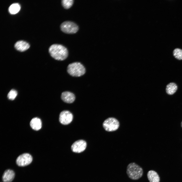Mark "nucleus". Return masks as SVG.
Instances as JSON below:
<instances>
[{
	"instance_id": "423d86ee",
	"label": "nucleus",
	"mask_w": 182,
	"mask_h": 182,
	"mask_svg": "<svg viewBox=\"0 0 182 182\" xmlns=\"http://www.w3.org/2000/svg\"><path fill=\"white\" fill-rule=\"evenodd\" d=\"M32 161L31 155L28 153H24L19 155L17 158L16 162L19 166L23 167L30 164Z\"/></svg>"
},
{
	"instance_id": "7ed1b4c3",
	"label": "nucleus",
	"mask_w": 182,
	"mask_h": 182,
	"mask_svg": "<svg viewBox=\"0 0 182 182\" xmlns=\"http://www.w3.org/2000/svg\"><path fill=\"white\" fill-rule=\"evenodd\" d=\"M67 71L71 76L79 77L84 74L85 72V69L81 63L76 62L69 64L67 67Z\"/></svg>"
},
{
	"instance_id": "ddd939ff",
	"label": "nucleus",
	"mask_w": 182,
	"mask_h": 182,
	"mask_svg": "<svg viewBox=\"0 0 182 182\" xmlns=\"http://www.w3.org/2000/svg\"><path fill=\"white\" fill-rule=\"evenodd\" d=\"M148 178L150 182H159L160 178L156 172L153 170L149 171L147 173Z\"/></svg>"
},
{
	"instance_id": "f257e3e1",
	"label": "nucleus",
	"mask_w": 182,
	"mask_h": 182,
	"mask_svg": "<svg viewBox=\"0 0 182 182\" xmlns=\"http://www.w3.org/2000/svg\"><path fill=\"white\" fill-rule=\"evenodd\" d=\"M49 51L51 56L56 60H64L68 56V52L67 49L61 44H53L50 47Z\"/></svg>"
},
{
	"instance_id": "0eeeda50",
	"label": "nucleus",
	"mask_w": 182,
	"mask_h": 182,
	"mask_svg": "<svg viewBox=\"0 0 182 182\" xmlns=\"http://www.w3.org/2000/svg\"><path fill=\"white\" fill-rule=\"evenodd\" d=\"M73 119L72 114L70 111L64 110L61 111L59 116V120L63 125H67L70 123Z\"/></svg>"
},
{
	"instance_id": "f3484780",
	"label": "nucleus",
	"mask_w": 182,
	"mask_h": 182,
	"mask_svg": "<svg viewBox=\"0 0 182 182\" xmlns=\"http://www.w3.org/2000/svg\"><path fill=\"white\" fill-rule=\"evenodd\" d=\"M74 1L73 0H62L61 3L64 8L66 9L70 8L72 5Z\"/></svg>"
},
{
	"instance_id": "a211bd4d",
	"label": "nucleus",
	"mask_w": 182,
	"mask_h": 182,
	"mask_svg": "<svg viewBox=\"0 0 182 182\" xmlns=\"http://www.w3.org/2000/svg\"><path fill=\"white\" fill-rule=\"evenodd\" d=\"M17 94V92L15 90L12 89L8 93L7 97L9 99L13 100L15 98Z\"/></svg>"
},
{
	"instance_id": "6e6552de",
	"label": "nucleus",
	"mask_w": 182,
	"mask_h": 182,
	"mask_svg": "<svg viewBox=\"0 0 182 182\" xmlns=\"http://www.w3.org/2000/svg\"><path fill=\"white\" fill-rule=\"evenodd\" d=\"M86 146V142L84 140H80L76 141L72 144L71 149L74 152L80 153L85 150Z\"/></svg>"
},
{
	"instance_id": "20e7f679",
	"label": "nucleus",
	"mask_w": 182,
	"mask_h": 182,
	"mask_svg": "<svg viewBox=\"0 0 182 182\" xmlns=\"http://www.w3.org/2000/svg\"><path fill=\"white\" fill-rule=\"evenodd\" d=\"M60 29L64 33L68 34H74L79 30L78 26L74 22L70 21H65L60 25Z\"/></svg>"
},
{
	"instance_id": "f8f14e48",
	"label": "nucleus",
	"mask_w": 182,
	"mask_h": 182,
	"mask_svg": "<svg viewBox=\"0 0 182 182\" xmlns=\"http://www.w3.org/2000/svg\"><path fill=\"white\" fill-rule=\"evenodd\" d=\"M30 124L31 127L36 130L40 129L42 126L41 121L40 119L37 118L32 119L30 121Z\"/></svg>"
},
{
	"instance_id": "4468645a",
	"label": "nucleus",
	"mask_w": 182,
	"mask_h": 182,
	"mask_svg": "<svg viewBox=\"0 0 182 182\" xmlns=\"http://www.w3.org/2000/svg\"><path fill=\"white\" fill-rule=\"evenodd\" d=\"M177 86L175 83L171 82L167 85L166 88V93L169 95H172L176 92Z\"/></svg>"
},
{
	"instance_id": "2eb2a0df",
	"label": "nucleus",
	"mask_w": 182,
	"mask_h": 182,
	"mask_svg": "<svg viewBox=\"0 0 182 182\" xmlns=\"http://www.w3.org/2000/svg\"><path fill=\"white\" fill-rule=\"evenodd\" d=\"M20 9V5L18 3H14L11 5L8 8L9 12L12 14L17 13Z\"/></svg>"
},
{
	"instance_id": "1a4fd4ad",
	"label": "nucleus",
	"mask_w": 182,
	"mask_h": 182,
	"mask_svg": "<svg viewBox=\"0 0 182 182\" xmlns=\"http://www.w3.org/2000/svg\"><path fill=\"white\" fill-rule=\"evenodd\" d=\"M61 98L64 102L69 103H73L75 99L74 95L73 93L68 91L64 92L62 93Z\"/></svg>"
},
{
	"instance_id": "9d476101",
	"label": "nucleus",
	"mask_w": 182,
	"mask_h": 182,
	"mask_svg": "<svg viewBox=\"0 0 182 182\" xmlns=\"http://www.w3.org/2000/svg\"><path fill=\"white\" fill-rule=\"evenodd\" d=\"M29 44L23 40H19L15 44L14 46L15 49L20 52H23L28 49L30 47Z\"/></svg>"
},
{
	"instance_id": "dca6fc26",
	"label": "nucleus",
	"mask_w": 182,
	"mask_h": 182,
	"mask_svg": "<svg viewBox=\"0 0 182 182\" xmlns=\"http://www.w3.org/2000/svg\"><path fill=\"white\" fill-rule=\"evenodd\" d=\"M174 57L178 60H182V50L178 48L175 49L173 51Z\"/></svg>"
},
{
	"instance_id": "39448f33",
	"label": "nucleus",
	"mask_w": 182,
	"mask_h": 182,
	"mask_svg": "<svg viewBox=\"0 0 182 182\" xmlns=\"http://www.w3.org/2000/svg\"><path fill=\"white\" fill-rule=\"evenodd\" d=\"M104 129L108 131H112L117 130L119 126V123L115 118H109L105 120L103 124Z\"/></svg>"
},
{
	"instance_id": "9b49d317",
	"label": "nucleus",
	"mask_w": 182,
	"mask_h": 182,
	"mask_svg": "<svg viewBox=\"0 0 182 182\" xmlns=\"http://www.w3.org/2000/svg\"><path fill=\"white\" fill-rule=\"evenodd\" d=\"M15 173L14 171L10 169H8L4 172L2 180L4 182H11L14 178Z\"/></svg>"
},
{
	"instance_id": "f03ea898",
	"label": "nucleus",
	"mask_w": 182,
	"mask_h": 182,
	"mask_svg": "<svg viewBox=\"0 0 182 182\" xmlns=\"http://www.w3.org/2000/svg\"><path fill=\"white\" fill-rule=\"evenodd\" d=\"M126 173L129 178L133 180L138 179L143 174L142 168L134 163H129L127 166Z\"/></svg>"
},
{
	"instance_id": "6ab92c4d",
	"label": "nucleus",
	"mask_w": 182,
	"mask_h": 182,
	"mask_svg": "<svg viewBox=\"0 0 182 182\" xmlns=\"http://www.w3.org/2000/svg\"><path fill=\"white\" fill-rule=\"evenodd\" d=\"M181 127L182 128V122H181Z\"/></svg>"
}]
</instances>
